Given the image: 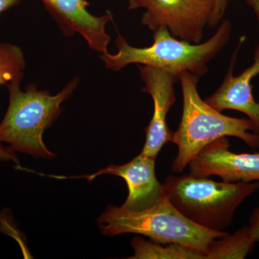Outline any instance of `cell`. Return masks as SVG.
Wrapping results in <instances>:
<instances>
[{"label": "cell", "mask_w": 259, "mask_h": 259, "mask_svg": "<svg viewBox=\"0 0 259 259\" xmlns=\"http://www.w3.org/2000/svg\"><path fill=\"white\" fill-rule=\"evenodd\" d=\"M232 25L225 20L209 40L194 44L172 36L165 27L153 32V42L148 47H131L118 34L116 54L109 53L100 56L107 69L118 71L130 64L145 65L159 68L179 79L185 72L199 79L208 72L209 63L217 56L229 41Z\"/></svg>", "instance_id": "6da1fadb"}, {"label": "cell", "mask_w": 259, "mask_h": 259, "mask_svg": "<svg viewBox=\"0 0 259 259\" xmlns=\"http://www.w3.org/2000/svg\"><path fill=\"white\" fill-rule=\"evenodd\" d=\"M199 79L188 72L180 77L183 110L171 141L178 148L171 164L176 173L183 171L202 148L221 138H238L250 148H259V134L255 124L249 118L223 115L202 100L197 90Z\"/></svg>", "instance_id": "7a4b0ae2"}, {"label": "cell", "mask_w": 259, "mask_h": 259, "mask_svg": "<svg viewBox=\"0 0 259 259\" xmlns=\"http://www.w3.org/2000/svg\"><path fill=\"white\" fill-rule=\"evenodd\" d=\"M163 193L185 218L213 231H225L245 199L259 190V182H218L209 177L170 175Z\"/></svg>", "instance_id": "3957f363"}, {"label": "cell", "mask_w": 259, "mask_h": 259, "mask_svg": "<svg viewBox=\"0 0 259 259\" xmlns=\"http://www.w3.org/2000/svg\"><path fill=\"white\" fill-rule=\"evenodd\" d=\"M20 82L13 81L7 86L9 105L0 123V142L7 143L8 148L15 153L52 158L54 153L44 144L42 135L61 113V103L74 91L78 78L55 95L45 90L40 91L34 84L22 91Z\"/></svg>", "instance_id": "277c9868"}, {"label": "cell", "mask_w": 259, "mask_h": 259, "mask_svg": "<svg viewBox=\"0 0 259 259\" xmlns=\"http://www.w3.org/2000/svg\"><path fill=\"white\" fill-rule=\"evenodd\" d=\"M98 226L105 236L135 233L159 243L187 245L204 253L213 240L228 234V232L210 231L192 223L165 196L153 207L139 212L108 206L99 217Z\"/></svg>", "instance_id": "5b68a950"}, {"label": "cell", "mask_w": 259, "mask_h": 259, "mask_svg": "<svg viewBox=\"0 0 259 259\" xmlns=\"http://www.w3.org/2000/svg\"><path fill=\"white\" fill-rule=\"evenodd\" d=\"M228 0H128V9L144 8L141 24L153 32L165 27L172 36L200 44L204 28H215Z\"/></svg>", "instance_id": "8992f818"}, {"label": "cell", "mask_w": 259, "mask_h": 259, "mask_svg": "<svg viewBox=\"0 0 259 259\" xmlns=\"http://www.w3.org/2000/svg\"><path fill=\"white\" fill-rule=\"evenodd\" d=\"M145 86L144 93L153 99V114L146 127V139L141 154L153 158L167 143L171 142L174 132L167 125V114L176 101L175 85L180 79L159 68L138 65Z\"/></svg>", "instance_id": "52a82bcc"}, {"label": "cell", "mask_w": 259, "mask_h": 259, "mask_svg": "<svg viewBox=\"0 0 259 259\" xmlns=\"http://www.w3.org/2000/svg\"><path fill=\"white\" fill-rule=\"evenodd\" d=\"M229 148L226 137L206 146L189 163L191 175L218 176L226 182H259V153H236Z\"/></svg>", "instance_id": "ba28073f"}, {"label": "cell", "mask_w": 259, "mask_h": 259, "mask_svg": "<svg viewBox=\"0 0 259 259\" xmlns=\"http://www.w3.org/2000/svg\"><path fill=\"white\" fill-rule=\"evenodd\" d=\"M156 158L140 153L125 164L114 165L102 168L93 175L79 177H59L58 179L85 178L89 182L103 175L122 177L128 188V196L121 207L126 210L139 212L150 208L164 197L163 184L156 178Z\"/></svg>", "instance_id": "9c48e42d"}, {"label": "cell", "mask_w": 259, "mask_h": 259, "mask_svg": "<svg viewBox=\"0 0 259 259\" xmlns=\"http://www.w3.org/2000/svg\"><path fill=\"white\" fill-rule=\"evenodd\" d=\"M46 9L56 20L66 36L79 33L89 47L100 54H107L110 36L105 26L112 20L111 13L95 16L88 11L86 0H41Z\"/></svg>", "instance_id": "30bf717a"}, {"label": "cell", "mask_w": 259, "mask_h": 259, "mask_svg": "<svg viewBox=\"0 0 259 259\" xmlns=\"http://www.w3.org/2000/svg\"><path fill=\"white\" fill-rule=\"evenodd\" d=\"M244 40L245 37H242L236 50L233 53L229 69L223 83L211 96L206 98L205 101L221 112L225 110L243 112L256 126L259 134V103L253 96L251 85V80L259 74V44L253 54L251 66L238 76L233 75L238 51Z\"/></svg>", "instance_id": "8fae6325"}, {"label": "cell", "mask_w": 259, "mask_h": 259, "mask_svg": "<svg viewBox=\"0 0 259 259\" xmlns=\"http://www.w3.org/2000/svg\"><path fill=\"white\" fill-rule=\"evenodd\" d=\"M255 243L248 226L241 227L233 234L213 240L206 250L207 259H243L253 251Z\"/></svg>", "instance_id": "7c38bea8"}, {"label": "cell", "mask_w": 259, "mask_h": 259, "mask_svg": "<svg viewBox=\"0 0 259 259\" xmlns=\"http://www.w3.org/2000/svg\"><path fill=\"white\" fill-rule=\"evenodd\" d=\"M134 255L131 259H207L205 253L187 245L163 243L135 238L131 241Z\"/></svg>", "instance_id": "4fadbf2b"}, {"label": "cell", "mask_w": 259, "mask_h": 259, "mask_svg": "<svg viewBox=\"0 0 259 259\" xmlns=\"http://www.w3.org/2000/svg\"><path fill=\"white\" fill-rule=\"evenodd\" d=\"M26 66L23 51L14 44L0 42V85L21 81Z\"/></svg>", "instance_id": "5bb4252c"}, {"label": "cell", "mask_w": 259, "mask_h": 259, "mask_svg": "<svg viewBox=\"0 0 259 259\" xmlns=\"http://www.w3.org/2000/svg\"><path fill=\"white\" fill-rule=\"evenodd\" d=\"M249 228L252 236L256 242L259 241V206L253 210L249 221Z\"/></svg>", "instance_id": "9a60e30c"}, {"label": "cell", "mask_w": 259, "mask_h": 259, "mask_svg": "<svg viewBox=\"0 0 259 259\" xmlns=\"http://www.w3.org/2000/svg\"><path fill=\"white\" fill-rule=\"evenodd\" d=\"M0 160L3 161L13 162L18 168H20V163H19L17 155L8 147H4L2 144V142H0Z\"/></svg>", "instance_id": "2e32d148"}, {"label": "cell", "mask_w": 259, "mask_h": 259, "mask_svg": "<svg viewBox=\"0 0 259 259\" xmlns=\"http://www.w3.org/2000/svg\"><path fill=\"white\" fill-rule=\"evenodd\" d=\"M20 0H0V14L20 3Z\"/></svg>", "instance_id": "e0dca14e"}, {"label": "cell", "mask_w": 259, "mask_h": 259, "mask_svg": "<svg viewBox=\"0 0 259 259\" xmlns=\"http://www.w3.org/2000/svg\"><path fill=\"white\" fill-rule=\"evenodd\" d=\"M254 12L259 23V0H243Z\"/></svg>", "instance_id": "ac0fdd59"}]
</instances>
